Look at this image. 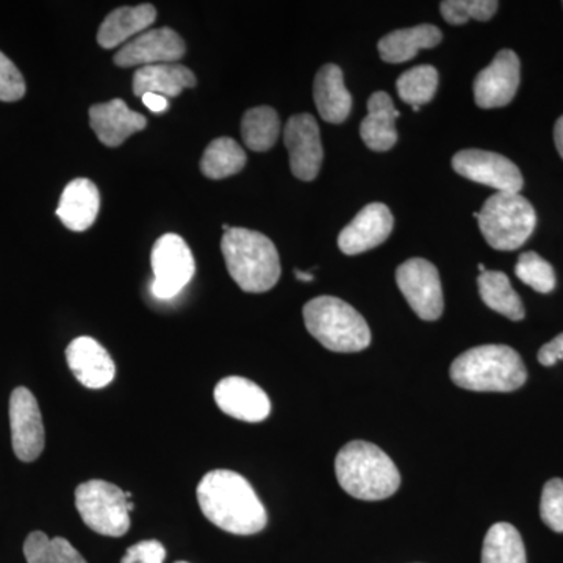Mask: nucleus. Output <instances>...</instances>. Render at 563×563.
Wrapping results in <instances>:
<instances>
[{"label": "nucleus", "instance_id": "obj_1", "mask_svg": "<svg viewBox=\"0 0 563 563\" xmlns=\"http://www.w3.org/2000/svg\"><path fill=\"white\" fill-rule=\"evenodd\" d=\"M198 503L210 523L236 536L261 532L268 523L257 493L242 474L231 470L207 473L198 485Z\"/></svg>", "mask_w": 563, "mask_h": 563}, {"label": "nucleus", "instance_id": "obj_2", "mask_svg": "<svg viewBox=\"0 0 563 563\" xmlns=\"http://www.w3.org/2000/svg\"><path fill=\"white\" fill-rule=\"evenodd\" d=\"M335 474L340 487L362 501H383L401 485L395 462L376 444L358 440L344 444L336 454Z\"/></svg>", "mask_w": 563, "mask_h": 563}, {"label": "nucleus", "instance_id": "obj_3", "mask_svg": "<svg viewBox=\"0 0 563 563\" xmlns=\"http://www.w3.org/2000/svg\"><path fill=\"white\" fill-rule=\"evenodd\" d=\"M450 376L463 390L507 393L523 387L528 372L523 358L512 347L484 344L459 355Z\"/></svg>", "mask_w": 563, "mask_h": 563}, {"label": "nucleus", "instance_id": "obj_4", "mask_svg": "<svg viewBox=\"0 0 563 563\" xmlns=\"http://www.w3.org/2000/svg\"><path fill=\"white\" fill-rule=\"evenodd\" d=\"M221 251L229 274L243 291H269L279 282V252L263 233L232 228L222 235Z\"/></svg>", "mask_w": 563, "mask_h": 563}, {"label": "nucleus", "instance_id": "obj_5", "mask_svg": "<svg viewBox=\"0 0 563 563\" xmlns=\"http://www.w3.org/2000/svg\"><path fill=\"white\" fill-rule=\"evenodd\" d=\"M302 314L307 331L325 350L358 352L372 343L365 318L342 299L320 296L306 303Z\"/></svg>", "mask_w": 563, "mask_h": 563}, {"label": "nucleus", "instance_id": "obj_6", "mask_svg": "<svg viewBox=\"0 0 563 563\" xmlns=\"http://www.w3.org/2000/svg\"><path fill=\"white\" fill-rule=\"evenodd\" d=\"M481 232L493 250L515 251L523 246L537 224L531 202L518 192H498L474 213Z\"/></svg>", "mask_w": 563, "mask_h": 563}, {"label": "nucleus", "instance_id": "obj_7", "mask_svg": "<svg viewBox=\"0 0 563 563\" xmlns=\"http://www.w3.org/2000/svg\"><path fill=\"white\" fill-rule=\"evenodd\" d=\"M125 493L106 481H88L76 490V507L91 531L107 537H122L131 529Z\"/></svg>", "mask_w": 563, "mask_h": 563}, {"label": "nucleus", "instance_id": "obj_8", "mask_svg": "<svg viewBox=\"0 0 563 563\" xmlns=\"http://www.w3.org/2000/svg\"><path fill=\"white\" fill-rule=\"evenodd\" d=\"M152 295L158 299H173L192 279L196 272L195 257L187 242L176 233L161 236L152 250Z\"/></svg>", "mask_w": 563, "mask_h": 563}, {"label": "nucleus", "instance_id": "obj_9", "mask_svg": "<svg viewBox=\"0 0 563 563\" xmlns=\"http://www.w3.org/2000/svg\"><path fill=\"white\" fill-rule=\"evenodd\" d=\"M396 284L415 313L424 321H435L443 313V290L439 272L424 258H410L396 272Z\"/></svg>", "mask_w": 563, "mask_h": 563}, {"label": "nucleus", "instance_id": "obj_10", "mask_svg": "<svg viewBox=\"0 0 563 563\" xmlns=\"http://www.w3.org/2000/svg\"><path fill=\"white\" fill-rule=\"evenodd\" d=\"M453 168L465 179L487 185L498 192H520L525 185L518 166L495 152L481 150L457 152L453 158Z\"/></svg>", "mask_w": 563, "mask_h": 563}, {"label": "nucleus", "instance_id": "obj_11", "mask_svg": "<svg viewBox=\"0 0 563 563\" xmlns=\"http://www.w3.org/2000/svg\"><path fill=\"white\" fill-rule=\"evenodd\" d=\"M11 443L22 462H35L44 450V424L38 401L29 388L20 387L10 398Z\"/></svg>", "mask_w": 563, "mask_h": 563}, {"label": "nucleus", "instance_id": "obj_12", "mask_svg": "<svg viewBox=\"0 0 563 563\" xmlns=\"http://www.w3.org/2000/svg\"><path fill=\"white\" fill-rule=\"evenodd\" d=\"M520 58L514 51L496 54L490 65L474 80V101L481 109H499L509 106L520 87Z\"/></svg>", "mask_w": 563, "mask_h": 563}, {"label": "nucleus", "instance_id": "obj_13", "mask_svg": "<svg viewBox=\"0 0 563 563\" xmlns=\"http://www.w3.org/2000/svg\"><path fill=\"white\" fill-rule=\"evenodd\" d=\"M285 147L290 154V168L299 180L317 179L322 165L320 128L310 114H295L287 122L284 132Z\"/></svg>", "mask_w": 563, "mask_h": 563}, {"label": "nucleus", "instance_id": "obj_14", "mask_svg": "<svg viewBox=\"0 0 563 563\" xmlns=\"http://www.w3.org/2000/svg\"><path fill=\"white\" fill-rule=\"evenodd\" d=\"M187 47L184 40L173 29L163 27L144 32L124 44L114 55V65L120 68L132 66L163 65V63H176L184 57Z\"/></svg>", "mask_w": 563, "mask_h": 563}, {"label": "nucleus", "instance_id": "obj_15", "mask_svg": "<svg viewBox=\"0 0 563 563\" xmlns=\"http://www.w3.org/2000/svg\"><path fill=\"white\" fill-rule=\"evenodd\" d=\"M222 413L236 420L261 422L272 413V401L257 384L240 376L225 377L214 388Z\"/></svg>", "mask_w": 563, "mask_h": 563}, {"label": "nucleus", "instance_id": "obj_16", "mask_svg": "<svg viewBox=\"0 0 563 563\" xmlns=\"http://www.w3.org/2000/svg\"><path fill=\"white\" fill-rule=\"evenodd\" d=\"M393 214L384 203H369L358 211L339 236L343 254L357 255L380 246L393 231Z\"/></svg>", "mask_w": 563, "mask_h": 563}, {"label": "nucleus", "instance_id": "obj_17", "mask_svg": "<svg viewBox=\"0 0 563 563\" xmlns=\"http://www.w3.org/2000/svg\"><path fill=\"white\" fill-rule=\"evenodd\" d=\"M66 361L77 380L91 390L107 387L117 374V366L109 352L91 336L73 340L66 350Z\"/></svg>", "mask_w": 563, "mask_h": 563}, {"label": "nucleus", "instance_id": "obj_18", "mask_svg": "<svg viewBox=\"0 0 563 563\" xmlns=\"http://www.w3.org/2000/svg\"><path fill=\"white\" fill-rule=\"evenodd\" d=\"M90 125L107 147H118L147 125L146 117L129 109L122 99L96 103L90 109Z\"/></svg>", "mask_w": 563, "mask_h": 563}, {"label": "nucleus", "instance_id": "obj_19", "mask_svg": "<svg viewBox=\"0 0 563 563\" xmlns=\"http://www.w3.org/2000/svg\"><path fill=\"white\" fill-rule=\"evenodd\" d=\"M101 210L98 187L88 179H74L66 185L58 203L57 217L73 232L90 229Z\"/></svg>", "mask_w": 563, "mask_h": 563}, {"label": "nucleus", "instance_id": "obj_20", "mask_svg": "<svg viewBox=\"0 0 563 563\" xmlns=\"http://www.w3.org/2000/svg\"><path fill=\"white\" fill-rule=\"evenodd\" d=\"M196 76L187 66L177 63L144 66L133 74V95H158L163 98H177L187 88L196 87Z\"/></svg>", "mask_w": 563, "mask_h": 563}, {"label": "nucleus", "instance_id": "obj_21", "mask_svg": "<svg viewBox=\"0 0 563 563\" xmlns=\"http://www.w3.org/2000/svg\"><path fill=\"white\" fill-rule=\"evenodd\" d=\"M313 99L318 113L325 122L342 124L352 110V96L344 87L343 70L336 65H324L313 84Z\"/></svg>", "mask_w": 563, "mask_h": 563}, {"label": "nucleus", "instance_id": "obj_22", "mask_svg": "<svg viewBox=\"0 0 563 563\" xmlns=\"http://www.w3.org/2000/svg\"><path fill=\"white\" fill-rule=\"evenodd\" d=\"M399 111L396 110L393 99L387 92L377 91L368 101V114L361 124L363 143L372 151H390L398 141L396 120Z\"/></svg>", "mask_w": 563, "mask_h": 563}, {"label": "nucleus", "instance_id": "obj_23", "mask_svg": "<svg viewBox=\"0 0 563 563\" xmlns=\"http://www.w3.org/2000/svg\"><path fill=\"white\" fill-rule=\"evenodd\" d=\"M155 16H157V11L151 3L113 10L99 27L98 43L103 49L121 46L132 36L150 29V25L154 24Z\"/></svg>", "mask_w": 563, "mask_h": 563}, {"label": "nucleus", "instance_id": "obj_24", "mask_svg": "<svg viewBox=\"0 0 563 563\" xmlns=\"http://www.w3.org/2000/svg\"><path fill=\"white\" fill-rule=\"evenodd\" d=\"M440 43H442L440 29L432 24H421L388 33L379 41L377 49L384 62L404 63L412 60L418 51L432 49Z\"/></svg>", "mask_w": 563, "mask_h": 563}, {"label": "nucleus", "instance_id": "obj_25", "mask_svg": "<svg viewBox=\"0 0 563 563\" xmlns=\"http://www.w3.org/2000/svg\"><path fill=\"white\" fill-rule=\"evenodd\" d=\"M481 298L488 309L504 314L512 321H520L525 318V306L520 296L510 285L509 277L501 272H485L477 279Z\"/></svg>", "mask_w": 563, "mask_h": 563}, {"label": "nucleus", "instance_id": "obj_26", "mask_svg": "<svg viewBox=\"0 0 563 563\" xmlns=\"http://www.w3.org/2000/svg\"><path fill=\"white\" fill-rule=\"evenodd\" d=\"M246 165V152L235 140L222 136L211 141L203 152L201 172L209 179L220 180L239 174Z\"/></svg>", "mask_w": 563, "mask_h": 563}, {"label": "nucleus", "instance_id": "obj_27", "mask_svg": "<svg viewBox=\"0 0 563 563\" xmlns=\"http://www.w3.org/2000/svg\"><path fill=\"white\" fill-rule=\"evenodd\" d=\"M483 563H528L523 539L509 523H496L488 529L483 547Z\"/></svg>", "mask_w": 563, "mask_h": 563}, {"label": "nucleus", "instance_id": "obj_28", "mask_svg": "<svg viewBox=\"0 0 563 563\" xmlns=\"http://www.w3.org/2000/svg\"><path fill=\"white\" fill-rule=\"evenodd\" d=\"M279 114L272 107H255L244 113L242 135L244 144L251 151L265 152L272 150L279 139Z\"/></svg>", "mask_w": 563, "mask_h": 563}, {"label": "nucleus", "instance_id": "obj_29", "mask_svg": "<svg viewBox=\"0 0 563 563\" xmlns=\"http://www.w3.org/2000/svg\"><path fill=\"white\" fill-rule=\"evenodd\" d=\"M27 563H87L79 551L63 539H49L44 532H32L24 542Z\"/></svg>", "mask_w": 563, "mask_h": 563}, {"label": "nucleus", "instance_id": "obj_30", "mask_svg": "<svg viewBox=\"0 0 563 563\" xmlns=\"http://www.w3.org/2000/svg\"><path fill=\"white\" fill-rule=\"evenodd\" d=\"M399 98L412 106V109H421V106L432 101L439 88V73L433 66H417L406 70L396 84Z\"/></svg>", "mask_w": 563, "mask_h": 563}, {"label": "nucleus", "instance_id": "obj_31", "mask_svg": "<svg viewBox=\"0 0 563 563\" xmlns=\"http://www.w3.org/2000/svg\"><path fill=\"white\" fill-rule=\"evenodd\" d=\"M515 274L523 284L529 285L537 292L548 295L555 288V274L553 266L536 252H526L518 258Z\"/></svg>", "mask_w": 563, "mask_h": 563}, {"label": "nucleus", "instance_id": "obj_32", "mask_svg": "<svg viewBox=\"0 0 563 563\" xmlns=\"http://www.w3.org/2000/svg\"><path fill=\"white\" fill-rule=\"evenodd\" d=\"M498 7L496 0H444L440 3V11L448 24L462 25L470 20H492Z\"/></svg>", "mask_w": 563, "mask_h": 563}, {"label": "nucleus", "instance_id": "obj_33", "mask_svg": "<svg viewBox=\"0 0 563 563\" xmlns=\"http://www.w3.org/2000/svg\"><path fill=\"white\" fill-rule=\"evenodd\" d=\"M540 517L554 532H563V479H551L544 484Z\"/></svg>", "mask_w": 563, "mask_h": 563}, {"label": "nucleus", "instance_id": "obj_34", "mask_svg": "<svg viewBox=\"0 0 563 563\" xmlns=\"http://www.w3.org/2000/svg\"><path fill=\"white\" fill-rule=\"evenodd\" d=\"M25 81L21 70L0 52V101L16 102L24 98Z\"/></svg>", "mask_w": 563, "mask_h": 563}, {"label": "nucleus", "instance_id": "obj_35", "mask_svg": "<svg viewBox=\"0 0 563 563\" xmlns=\"http://www.w3.org/2000/svg\"><path fill=\"white\" fill-rule=\"evenodd\" d=\"M165 555V547L161 542L144 540L129 548L121 563H163Z\"/></svg>", "mask_w": 563, "mask_h": 563}, {"label": "nucleus", "instance_id": "obj_36", "mask_svg": "<svg viewBox=\"0 0 563 563\" xmlns=\"http://www.w3.org/2000/svg\"><path fill=\"white\" fill-rule=\"evenodd\" d=\"M563 361V333L544 344L539 351V362L543 366H553L555 363Z\"/></svg>", "mask_w": 563, "mask_h": 563}, {"label": "nucleus", "instance_id": "obj_37", "mask_svg": "<svg viewBox=\"0 0 563 563\" xmlns=\"http://www.w3.org/2000/svg\"><path fill=\"white\" fill-rule=\"evenodd\" d=\"M141 99H143L144 106L154 111V113H162V111L168 110V99L163 98V96L144 95Z\"/></svg>", "mask_w": 563, "mask_h": 563}, {"label": "nucleus", "instance_id": "obj_38", "mask_svg": "<svg viewBox=\"0 0 563 563\" xmlns=\"http://www.w3.org/2000/svg\"><path fill=\"white\" fill-rule=\"evenodd\" d=\"M554 141L555 147H558L559 154L563 158V117L559 118L554 125Z\"/></svg>", "mask_w": 563, "mask_h": 563}, {"label": "nucleus", "instance_id": "obj_39", "mask_svg": "<svg viewBox=\"0 0 563 563\" xmlns=\"http://www.w3.org/2000/svg\"><path fill=\"white\" fill-rule=\"evenodd\" d=\"M296 279L301 282H312L314 276L312 273L299 272V269H295Z\"/></svg>", "mask_w": 563, "mask_h": 563}, {"label": "nucleus", "instance_id": "obj_40", "mask_svg": "<svg viewBox=\"0 0 563 563\" xmlns=\"http://www.w3.org/2000/svg\"><path fill=\"white\" fill-rule=\"evenodd\" d=\"M176 563H188V562H176Z\"/></svg>", "mask_w": 563, "mask_h": 563}]
</instances>
